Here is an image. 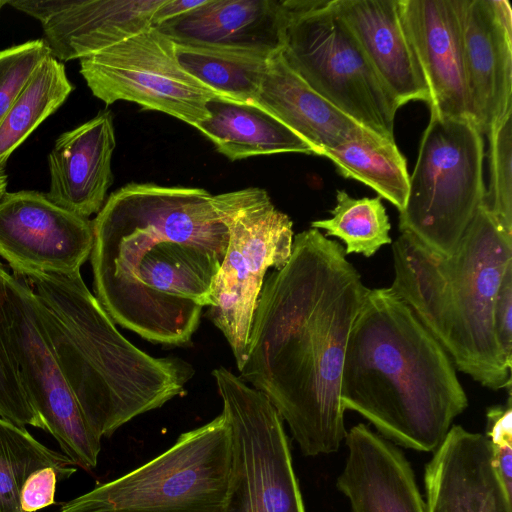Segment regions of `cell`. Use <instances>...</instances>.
Returning <instances> with one entry per match:
<instances>
[{
	"label": "cell",
	"mask_w": 512,
	"mask_h": 512,
	"mask_svg": "<svg viewBox=\"0 0 512 512\" xmlns=\"http://www.w3.org/2000/svg\"><path fill=\"white\" fill-rule=\"evenodd\" d=\"M327 157L345 178L358 180L402 211L407 198L409 175L406 159L395 141L373 132L350 139L334 148H324Z\"/></svg>",
	"instance_id": "cb8c5ba5"
},
{
	"label": "cell",
	"mask_w": 512,
	"mask_h": 512,
	"mask_svg": "<svg viewBox=\"0 0 512 512\" xmlns=\"http://www.w3.org/2000/svg\"><path fill=\"white\" fill-rule=\"evenodd\" d=\"M231 433L223 413L165 452L61 507L66 512H225Z\"/></svg>",
	"instance_id": "8992f818"
},
{
	"label": "cell",
	"mask_w": 512,
	"mask_h": 512,
	"mask_svg": "<svg viewBox=\"0 0 512 512\" xmlns=\"http://www.w3.org/2000/svg\"><path fill=\"white\" fill-rule=\"evenodd\" d=\"M205 0H164L154 12L151 19V27H158L161 24L181 16L190 10L202 5Z\"/></svg>",
	"instance_id": "d590c367"
},
{
	"label": "cell",
	"mask_w": 512,
	"mask_h": 512,
	"mask_svg": "<svg viewBox=\"0 0 512 512\" xmlns=\"http://www.w3.org/2000/svg\"><path fill=\"white\" fill-rule=\"evenodd\" d=\"M8 342L25 390L46 431L75 465L96 467L101 438L89 426L48 341L33 291L11 273L4 304Z\"/></svg>",
	"instance_id": "7c38bea8"
},
{
	"label": "cell",
	"mask_w": 512,
	"mask_h": 512,
	"mask_svg": "<svg viewBox=\"0 0 512 512\" xmlns=\"http://www.w3.org/2000/svg\"><path fill=\"white\" fill-rule=\"evenodd\" d=\"M347 457L336 480L350 512H427L410 462L364 423L347 431Z\"/></svg>",
	"instance_id": "e0dca14e"
},
{
	"label": "cell",
	"mask_w": 512,
	"mask_h": 512,
	"mask_svg": "<svg viewBox=\"0 0 512 512\" xmlns=\"http://www.w3.org/2000/svg\"><path fill=\"white\" fill-rule=\"evenodd\" d=\"M52 467L61 481L76 472L74 462L34 438L25 427L0 417V512H23L21 490L35 471Z\"/></svg>",
	"instance_id": "4316f807"
},
{
	"label": "cell",
	"mask_w": 512,
	"mask_h": 512,
	"mask_svg": "<svg viewBox=\"0 0 512 512\" xmlns=\"http://www.w3.org/2000/svg\"><path fill=\"white\" fill-rule=\"evenodd\" d=\"M505 405H493L486 412V438L492 465L504 490L512 497V399L511 389Z\"/></svg>",
	"instance_id": "1f68e13d"
},
{
	"label": "cell",
	"mask_w": 512,
	"mask_h": 512,
	"mask_svg": "<svg viewBox=\"0 0 512 512\" xmlns=\"http://www.w3.org/2000/svg\"><path fill=\"white\" fill-rule=\"evenodd\" d=\"M164 0H73L43 24L44 41L58 61L82 59L151 27Z\"/></svg>",
	"instance_id": "7402d4cb"
},
{
	"label": "cell",
	"mask_w": 512,
	"mask_h": 512,
	"mask_svg": "<svg viewBox=\"0 0 512 512\" xmlns=\"http://www.w3.org/2000/svg\"><path fill=\"white\" fill-rule=\"evenodd\" d=\"M115 146L110 111H102L61 134L48 156L47 198L85 218L98 213L113 181L111 159Z\"/></svg>",
	"instance_id": "ffe728a7"
},
{
	"label": "cell",
	"mask_w": 512,
	"mask_h": 512,
	"mask_svg": "<svg viewBox=\"0 0 512 512\" xmlns=\"http://www.w3.org/2000/svg\"><path fill=\"white\" fill-rule=\"evenodd\" d=\"M392 254L389 290L414 312L455 368L488 389H511V368L499 352L492 312L512 264V237L483 203L452 255L435 254L406 233L392 243Z\"/></svg>",
	"instance_id": "5b68a950"
},
{
	"label": "cell",
	"mask_w": 512,
	"mask_h": 512,
	"mask_svg": "<svg viewBox=\"0 0 512 512\" xmlns=\"http://www.w3.org/2000/svg\"><path fill=\"white\" fill-rule=\"evenodd\" d=\"M331 218L311 222V228L325 230V236L339 238L345 254L373 256L382 246L392 243L390 222L381 197L353 198L345 190L336 193Z\"/></svg>",
	"instance_id": "83f0119b"
},
{
	"label": "cell",
	"mask_w": 512,
	"mask_h": 512,
	"mask_svg": "<svg viewBox=\"0 0 512 512\" xmlns=\"http://www.w3.org/2000/svg\"><path fill=\"white\" fill-rule=\"evenodd\" d=\"M340 402L385 439L420 452H434L468 407L453 361L389 288L369 289L352 326Z\"/></svg>",
	"instance_id": "3957f363"
},
{
	"label": "cell",
	"mask_w": 512,
	"mask_h": 512,
	"mask_svg": "<svg viewBox=\"0 0 512 512\" xmlns=\"http://www.w3.org/2000/svg\"><path fill=\"white\" fill-rule=\"evenodd\" d=\"M496 343L504 363L512 364V264L501 279L495 295L492 312Z\"/></svg>",
	"instance_id": "d6a6232c"
},
{
	"label": "cell",
	"mask_w": 512,
	"mask_h": 512,
	"mask_svg": "<svg viewBox=\"0 0 512 512\" xmlns=\"http://www.w3.org/2000/svg\"><path fill=\"white\" fill-rule=\"evenodd\" d=\"M405 23L430 93V112L471 120L460 0H401Z\"/></svg>",
	"instance_id": "2e32d148"
},
{
	"label": "cell",
	"mask_w": 512,
	"mask_h": 512,
	"mask_svg": "<svg viewBox=\"0 0 512 512\" xmlns=\"http://www.w3.org/2000/svg\"><path fill=\"white\" fill-rule=\"evenodd\" d=\"M58 481H61L60 474L52 467L33 472L26 479L21 490L23 512H36L53 505Z\"/></svg>",
	"instance_id": "836d02e7"
},
{
	"label": "cell",
	"mask_w": 512,
	"mask_h": 512,
	"mask_svg": "<svg viewBox=\"0 0 512 512\" xmlns=\"http://www.w3.org/2000/svg\"><path fill=\"white\" fill-rule=\"evenodd\" d=\"M72 2L73 0H13L7 1V4L36 18L43 25L55 15L66 10Z\"/></svg>",
	"instance_id": "e575fe53"
},
{
	"label": "cell",
	"mask_w": 512,
	"mask_h": 512,
	"mask_svg": "<svg viewBox=\"0 0 512 512\" xmlns=\"http://www.w3.org/2000/svg\"><path fill=\"white\" fill-rule=\"evenodd\" d=\"M93 222L37 191L6 192L0 199V256L13 273L75 275L90 256Z\"/></svg>",
	"instance_id": "4fadbf2b"
},
{
	"label": "cell",
	"mask_w": 512,
	"mask_h": 512,
	"mask_svg": "<svg viewBox=\"0 0 512 512\" xmlns=\"http://www.w3.org/2000/svg\"><path fill=\"white\" fill-rule=\"evenodd\" d=\"M73 90L64 65L47 56L0 121V173L10 155L67 99Z\"/></svg>",
	"instance_id": "484cf974"
},
{
	"label": "cell",
	"mask_w": 512,
	"mask_h": 512,
	"mask_svg": "<svg viewBox=\"0 0 512 512\" xmlns=\"http://www.w3.org/2000/svg\"><path fill=\"white\" fill-rule=\"evenodd\" d=\"M400 108L430 103L426 78L411 41L401 0H331Z\"/></svg>",
	"instance_id": "ac0fdd59"
},
{
	"label": "cell",
	"mask_w": 512,
	"mask_h": 512,
	"mask_svg": "<svg viewBox=\"0 0 512 512\" xmlns=\"http://www.w3.org/2000/svg\"><path fill=\"white\" fill-rule=\"evenodd\" d=\"M7 176L5 173H0V199L7 192Z\"/></svg>",
	"instance_id": "8d00e7d4"
},
{
	"label": "cell",
	"mask_w": 512,
	"mask_h": 512,
	"mask_svg": "<svg viewBox=\"0 0 512 512\" xmlns=\"http://www.w3.org/2000/svg\"><path fill=\"white\" fill-rule=\"evenodd\" d=\"M287 65L316 93L377 135L394 140L399 109L331 0H284Z\"/></svg>",
	"instance_id": "ba28073f"
},
{
	"label": "cell",
	"mask_w": 512,
	"mask_h": 512,
	"mask_svg": "<svg viewBox=\"0 0 512 512\" xmlns=\"http://www.w3.org/2000/svg\"><path fill=\"white\" fill-rule=\"evenodd\" d=\"M202 188L129 183L93 222L95 297L114 321L157 344L191 341L225 256L228 231Z\"/></svg>",
	"instance_id": "7a4b0ae2"
},
{
	"label": "cell",
	"mask_w": 512,
	"mask_h": 512,
	"mask_svg": "<svg viewBox=\"0 0 512 512\" xmlns=\"http://www.w3.org/2000/svg\"><path fill=\"white\" fill-rule=\"evenodd\" d=\"M512 109L492 124L489 139L490 181L483 205L500 230L512 237Z\"/></svg>",
	"instance_id": "f1b7e54d"
},
{
	"label": "cell",
	"mask_w": 512,
	"mask_h": 512,
	"mask_svg": "<svg viewBox=\"0 0 512 512\" xmlns=\"http://www.w3.org/2000/svg\"><path fill=\"white\" fill-rule=\"evenodd\" d=\"M45 334L91 429L110 437L133 418L185 394L194 367L133 345L84 283L81 273L28 272Z\"/></svg>",
	"instance_id": "277c9868"
},
{
	"label": "cell",
	"mask_w": 512,
	"mask_h": 512,
	"mask_svg": "<svg viewBox=\"0 0 512 512\" xmlns=\"http://www.w3.org/2000/svg\"><path fill=\"white\" fill-rule=\"evenodd\" d=\"M369 288L343 246L310 228L264 281L239 377L262 392L304 456L336 452L346 346Z\"/></svg>",
	"instance_id": "6da1fadb"
},
{
	"label": "cell",
	"mask_w": 512,
	"mask_h": 512,
	"mask_svg": "<svg viewBox=\"0 0 512 512\" xmlns=\"http://www.w3.org/2000/svg\"><path fill=\"white\" fill-rule=\"evenodd\" d=\"M286 25L284 0H205L156 29L177 44L273 56L283 49Z\"/></svg>",
	"instance_id": "d6986e66"
},
{
	"label": "cell",
	"mask_w": 512,
	"mask_h": 512,
	"mask_svg": "<svg viewBox=\"0 0 512 512\" xmlns=\"http://www.w3.org/2000/svg\"><path fill=\"white\" fill-rule=\"evenodd\" d=\"M471 121L481 133L512 109V12L507 0H460Z\"/></svg>",
	"instance_id": "5bb4252c"
},
{
	"label": "cell",
	"mask_w": 512,
	"mask_h": 512,
	"mask_svg": "<svg viewBox=\"0 0 512 512\" xmlns=\"http://www.w3.org/2000/svg\"><path fill=\"white\" fill-rule=\"evenodd\" d=\"M80 73L106 105L130 101L193 127L209 117L207 103L220 97L181 67L175 43L154 27L80 59Z\"/></svg>",
	"instance_id": "8fae6325"
},
{
	"label": "cell",
	"mask_w": 512,
	"mask_h": 512,
	"mask_svg": "<svg viewBox=\"0 0 512 512\" xmlns=\"http://www.w3.org/2000/svg\"><path fill=\"white\" fill-rule=\"evenodd\" d=\"M10 275L0 261V417L21 427L29 425L46 431L45 423L22 383L8 342L4 304Z\"/></svg>",
	"instance_id": "f546056e"
},
{
	"label": "cell",
	"mask_w": 512,
	"mask_h": 512,
	"mask_svg": "<svg viewBox=\"0 0 512 512\" xmlns=\"http://www.w3.org/2000/svg\"><path fill=\"white\" fill-rule=\"evenodd\" d=\"M7 4V1H3V0H0V9L2 8L3 5Z\"/></svg>",
	"instance_id": "74e56055"
},
{
	"label": "cell",
	"mask_w": 512,
	"mask_h": 512,
	"mask_svg": "<svg viewBox=\"0 0 512 512\" xmlns=\"http://www.w3.org/2000/svg\"><path fill=\"white\" fill-rule=\"evenodd\" d=\"M253 103L306 141L315 155L372 132L316 93L287 65L281 52L269 58Z\"/></svg>",
	"instance_id": "44dd1931"
},
{
	"label": "cell",
	"mask_w": 512,
	"mask_h": 512,
	"mask_svg": "<svg viewBox=\"0 0 512 512\" xmlns=\"http://www.w3.org/2000/svg\"><path fill=\"white\" fill-rule=\"evenodd\" d=\"M181 67L222 98L253 103L271 56L261 53L175 43Z\"/></svg>",
	"instance_id": "d4e9b609"
},
{
	"label": "cell",
	"mask_w": 512,
	"mask_h": 512,
	"mask_svg": "<svg viewBox=\"0 0 512 512\" xmlns=\"http://www.w3.org/2000/svg\"><path fill=\"white\" fill-rule=\"evenodd\" d=\"M49 55L44 39L31 40L0 51V121Z\"/></svg>",
	"instance_id": "4dcf8cb0"
},
{
	"label": "cell",
	"mask_w": 512,
	"mask_h": 512,
	"mask_svg": "<svg viewBox=\"0 0 512 512\" xmlns=\"http://www.w3.org/2000/svg\"><path fill=\"white\" fill-rule=\"evenodd\" d=\"M212 376L231 433L225 512H305L284 422L274 406L225 367Z\"/></svg>",
	"instance_id": "30bf717a"
},
{
	"label": "cell",
	"mask_w": 512,
	"mask_h": 512,
	"mask_svg": "<svg viewBox=\"0 0 512 512\" xmlns=\"http://www.w3.org/2000/svg\"><path fill=\"white\" fill-rule=\"evenodd\" d=\"M197 128L231 161L278 153L314 154L310 145L254 103L214 98Z\"/></svg>",
	"instance_id": "603a6c76"
},
{
	"label": "cell",
	"mask_w": 512,
	"mask_h": 512,
	"mask_svg": "<svg viewBox=\"0 0 512 512\" xmlns=\"http://www.w3.org/2000/svg\"><path fill=\"white\" fill-rule=\"evenodd\" d=\"M427 512H512L484 434L452 425L425 466Z\"/></svg>",
	"instance_id": "9a60e30c"
},
{
	"label": "cell",
	"mask_w": 512,
	"mask_h": 512,
	"mask_svg": "<svg viewBox=\"0 0 512 512\" xmlns=\"http://www.w3.org/2000/svg\"><path fill=\"white\" fill-rule=\"evenodd\" d=\"M59 512H66V511L60 510Z\"/></svg>",
	"instance_id": "f35d334b"
},
{
	"label": "cell",
	"mask_w": 512,
	"mask_h": 512,
	"mask_svg": "<svg viewBox=\"0 0 512 512\" xmlns=\"http://www.w3.org/2000/svg\"><path fill=\"white\" fill-rule=\"evenodd\" d=\"M483 158L482 133L471 120L430 112L399 212L400 233L452 255L484 200Z\"/></svg>",
	"instance_id": "52a82bcc"
},
{
	"label": "cell",
	"mask_w": 512,
	"mask_h": 512,
	"mask_svg": "<svg viewBox=\"0 0 512 512\" xmlns=\"http://www.w3.org/2000/svg\"><path fill=\"white\" fill-rule=\"evenodd\" d=\"M228 231L208 317L227 340L238 370L246 360L255 310L269 268L281 269L293 247V223L266 190L249 187L213 195Z\"/></svg>",
	"instance_id": "9c48e42d"
}]
</instances>
